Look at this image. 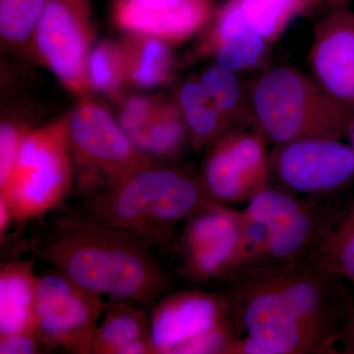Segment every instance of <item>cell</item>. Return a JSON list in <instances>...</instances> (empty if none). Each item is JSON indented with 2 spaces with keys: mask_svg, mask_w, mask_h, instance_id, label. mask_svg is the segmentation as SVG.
Listing matches in <instances>:
<instances>
[{
  "mask_svg": "<svg viewBox=\"0 0 354 354\" xmlns=\"http://www.w3.org/2000/svg\"><path fill=\"white\" fill-rule=\"evenodd\" d=\"M134 235L85 216H62L34 245L35 255L86 290L136 305L157 304L172 279Z\"/></svg>",
  "mask_w": 354,
  "mask_h": 354,
  "instance_id": "cell-1",
  "label": "cell"
},
{
  "mask_svg": "<svg viewBox=\"0 0 354 354\" xmlns=\"http://www.w3.org/2000/svg\"><path fill=\"white\" fill-rule=\"evenodd\" d=\"M213 203L200 174L153 164L85 198L77 214L169 250L174 248L178 225Z\"/></svg>",
  "mask_w": 354,
  "mask_h": 354,
  "instance_id": "cell-2",
  "label": "cell"
},
{
  "mask_svg": "<svg viewBox=\"0 0 354 354\" xmlns=\"http://www.w3.org/2000/svg\"><path fill=\"white\" fill-rule=\"evenodd\" d=\"M250 128L274 147L299 140H341L354 111L333 99L312 77L279 65L249 86Z\"/></svg>",
  "mask_w": 354,
  "mask_h": 354,
  "instance_id": "cell-3",
  "label": "cell"
},
{
  "mask_svg": "<svg viewBox=\"0 0 354 354\" xmlns=\"http://www.w3.org/2000/svg\"><path fill=\"white\" fill-rule=\"evenodd\" d=\"M68 118L29 130L0 198L18 223L37 220L57 209L74 186Z\"/></svg>",
  "mask_w": 354,
  "mask_h": 354,
  "instance_id": "cell-4",
  "label": "cell"
},
{
  "mask_svg": "<svg viewBox=\"0 0 354 354\" xmlns=\"http://www.w3.org/2000/svg\"><path fill=\"white\" fill-rule=\"evenodd\" d=\"M225 295L239 335H249L272 354H321L298 320L272 263L245 266L230 278Z\"/></svg>",
  "mask_w": 354,
  "mask_h": 354,
  "instance_id": "cell-5",
  "label": "cell"
},
{
  "mask_svg": "<svg viewBox=\"0 0 354 354\" xmlns=\"http://www.w3.org/2000/svg\"><path fill=\"white\" fill-rule=\"evenodd\" d=\"M67 118L74 186L84 199L156 164L133 145L101 104L83 102Z\"/></svg>",
  "mask_w": 354,
  "mask_h": 354,
  "instance_id": "cell-6",
  "label": "cell"
},
{
  "mask_svg": "<svg viewBox=\"0 0 354 354\" xmlns=\"http://www.w3.org/2000/svg\"><path fill=\"white\" fill-rule=\"evenodd\" d=\"M245 216L243 211L213 203L185 221L174 248L180 274L203 285L228 279L244 264Z\"/></svg>",
  "mask_w": 354,
  "mask_h": 354,
  "instance_id": "cell-7",
  "label": "cell"
},
{
  "mask_svg": "<svg viewBox=\"0 0 354 354\" xmlns=\"http://www.w3.org/2000/svg\"><path fill=\"white\" fill-rule=\"evenodd\" d=\"M102 297L50 268L38 274L36 332L48 349L92 353Z\"/></svg>",
  "mask_w": 354,
  "mask_h": 354,
  "instance_id": "cell-8",
  "label": "cell"
},
{
  "mask_svg": "<svg viewBox=\"0 0 354 354\" xmlns=\"http://www.w3.org/2000/svg\"><path fill=\"white\" fill-rule=\"evenodd\" d=\"M272 265L295 315L321 354H339L337 335L354 305L344 279L307 259Z\"/></svg>",
  "mask_w": 354,
  "mask_h": 354,
  "instance_id": "cell-9",
  "label": "cell"
},
{
  "mask_svg": "<svg viewBox=\"0 0 354 354\" xmlns=\"http://www.w3.org/2000/svg\"><path fill=\"white\" fill-rule=\"evenodd\" d=\"M94 38L90 0H48L32 41L37 57L67 90L87 94Z\"/></svg>",
  "mask_w": 354,
  "mask_h": 354,
  "instance_id": "cell-10",
  "label": "cell"
},
{
  "mask_svg": "<svg viewBox=\"0 0 354 354\" xmlns=\"http://www.w3.org/2000/svg\"><path fill=\"white\" fill-rule=\"evenodd\" d=\"M267 145L252 128L237 127L207 148L200 176L214 201L228 206L248 203L271 185Z\"/></svg>",
  "mask_w": 354,
  "mask_h": 354,
  "instance_id": "cell-11",
  "label": "cell"
},
{
  "mask_svg": "<svg viewBox=\"0 0 354 354\" xmlns=\"http://www.w3.org/2000/svg\"><path fill=\"white\" fill-rule=\"evenodd\" d=\"M272 178L279 187L309 198L327 195L354 180V151L341 140H299L269 152Z\"/></svg>",
  "mask_w": 354,
  "mask_h": 354,
  "instance_id": "cell-12",
  "label": "cell"
},
{
  "mask_svg": "<svg viewBox=\"0 0 354 354\" xmlns=\"http://www.w3.org/2000/svg\"><path fill=\"white\" fill-rule=\"evenodd\" d=\"M353 0H227L214 14L200 41L207 55L225 41L252 30L270 44L288 29L292 21L339 6Z\"/></svg>",
  "mask_w": 354,
  "mask_h": 354,
  "instance_id": "cell-13",
  "label": "cell"
},
{
  "mask_svg": "<svg viewBox=\"0 0 354 354\" xmlns=\"http://www.w3.org/2000/svg\"><path fill=\"white\" fill-rule=\"evenodd\" d=\"M308 62L318 85L354 111V11L351 6L330 9L316 23Z\"/></svg>",
  "mask_w": 354,
  "mask_h": 354,
  "instance_id": "cell-14",
  "label": "cell"
},
{
  "mask_svg": "<svg viewBox=\"0 0 354 354\" xmlns=\"http://www.w3.org/2000/svg\"><path fill=\"white\" fill-rule=\"evenodd\" d=\"M232 304L225 293L189 290L167 292L151 313V337L157 354H172L184 342L227 320Z\"/></svg>",
  "mask_w": 354,
  "mask_h": 354,
  "instance_id": "cell-15",
  "label": "cell"
},
{
  "mask_svg": "<svg viewBox=\"0 0 354 354\" xmlns=\"http://www.w3.org/2000/svg\"><path fill=\"white\" fill-rule=\"evenodd\" d=\"M215 12L213 0H186L162 9L145 8L134 0H116L113 18L116 25L133 35L157 37L174 44L201 32Z\"/></svg>",
  "mask_w": 354,
  "mask_h": 354,
  "instance_id": "cell-16",
  "label": "cell"
},
{
  "mask_svg": "<svg viewBox=\"0 0 354 354\" xmlns=\"http://www.w3.org/2000/svg\"><path fill=\"white\" fill-rule=\"evenodd\" d=\"M341 205L310 200L308 204L267 235L258 263L305 259L335 220Z\"/></svg>",
  "mask_w": 354,
  "mask_h": 354,
  "instance_id": "cell-17",
  "label": "cell"
},
{
  "mask_svg": "<svg viewBox=\"0 0 354 354\" xmlns=\"http://www.w3.org/2000/svg\"><path fill=\"white\" fill-rule=\"evenodd\" d=\"M38 274L32 261H13L0 272V339L36 330Z\"/></svg>",
  "mask_w": 354,
  "mask_h": 354,
  "instance_id": "cell-18",
  "label": "cell"
},
{
  "mask_svg": "<svg viewBox=\"0 0 354 354\" xmlns=\"http://www.w3.org/2000/svg\"><path fill=\"white\" fill-rule=\"evenodd\" d=\"M128 138L156 164H172L190 144L189 133L176 102L164 101H160L155 113Z\"/></svg>",
  "mask_w": 354,
  "mask_h": 354,
  "instance_id": "cell-19",
  "label": "cell"
},
{
  "mask_svg": "<svg viewBox=\"0 0 354 354\" xmlns=\"http://www.w3.org/2000/svg\"><path fill=\"white\" fill-rule=\"evenodd\" d=\"M305 259L354 286V197L339 206L332 225Z\"/></svg>",
  "mask_w": 354,
  "mask_h": 354,
  "instance_id": "cell-20",
  "label": "cell"
},
{
  "mask_svg": "<svg viewBox=\"0 0 354 354\" xmlns=\"http://www.w3.org/2000/svg\"><path fill=\"white\" fill-rule=\"evenodd\" d=\"M122 48L127 82L139 88H155L171 79L174 57L169 44L164 39L134 35Z\"/></svg>",
  "mask_w": 354,
  "mask_h": 354,
  "instance_id": "cell-21",
  "label": "cell"
},
{
  "mask_svg": "<svg viewBox=\"0 0 354 354\" xmlns=\"http://www.w3.org/2000/svg\"><path fill=\"white\" fill-rule=\"evenodd\" d=\"M176 104L189 133L190 145L203 150L234 127L204 92L199 81H188L177 93Z\"/></svg>",
  "mask_w": 354,
  "mask_h": 354,
  "instance_id": "cell-22",
  "label": "cell"
},
{
  "mask_svg": "<svg viewBox=\"0 0 354 354\" xmlns=\"http://www.w3.org/2000/svg\"><path fill=\"white\" fill-rule=\"evenodd\" d=\"M151 335V318L136 304L115 300L95 333L92 354H120L127 344Z\"/></svg>",
  "mask_w": 354,
  "mask_h": 354,
  "instance_id": "cell-23",
  "label": "cell"
},
{
  "mask_svg": "<svg viewBox=\"0 0 354 354\" xmlns=\"http://www.w3.org/2000/svg\"><path fill=\"white\" fill-rule=\"evenodd\" d=\"M199 83L232 127H250L249 86L239 74L216 65L202 74Z\"/></svg>",
  "mask_w": 354,
  "mask_h": 354,
  "instance_id": "cell-24",
  "label": "cell"
},
{
  "mask_svg": "<svg viewBox=\"0 0 354 354\" xmlns=\"http://www.w3.org/2000/svg\"><path fill=\"white\" fill-rule=\"evenodd\" d=\"M311 199L298 196L279 186L269 185L247 203L242 211L248 220L262 225L269 234L304 209Z\"/></svg>",
  "mask_w": 354,
  "mask_h": 354,
  "instance_id": "cell-25",
  "label": "cell"
},
{
  "mask_svg": "<svg viewBox=\"0 0 354 354\" xmlns=\"http://www.w3.org/2000/svg\"><path fill=\"white\" fill-rule=\"evenodd\" d=\"M48 0H0V36L12 48L32 41Z\"/></svg>",
  "mask_w": 354,
  "mask_h": 354,
  "instance_id": "cell-26",
  "label": "cell"
},
{
  "mask_svg": "<svg viewBox=\"0 0 354 354\" xmlns=\"http://www.w3.org/2000/svg\"><path fill=\"white\" fill-rule=\"evenodd\" d=\"M90 88L104 94L114 95L127 82L122 44L102 41L90 50L87 60Z\"/></svg>",
  "mask_w": 354,
  "mask_h": 354,
  "instance_id": "cell-27",
  "label": "cell"
},
{
  "mask_svg": "<svg viewBox=\"0 0 354 354\" xmlns=\"http://www.w3.org/2000/svg\"><path fill=\"white\" fill-rule=\"evenodd\" d=\"M269 44L259 34L248 30L221 44L212 57L216 65L241 74L256 68L264 62Z\"/></svg>",
  "mask_w": 354,
  "mask_h": 354,
  "instance_id": "cell-28",
  "label": "cell"
},
{
  "mask_svg": "<svg viewBox=\"0 0 354 354\" xmlns=\"http://www.w3.org/2000/svg\"><path fill=\"white\" fill-rule=\"evenodd\" d=\"M239 335L230 316L220 325L184 342L172 354H227L228 346Z\"/></svg>",
  "mask_w": 354,
  "mask_h": 354,
  "instance_id": "cell-29",
  "label": "cell"
},
{
  "mask_svg": "<svg viewBox=\"0 0 354 354\" xmlns=\"http://www.w3.org/2000/svg\"><path fill=\"white\" fill-rule=\"evenodd\" d=\"M12 120H2L0 125V189L3 188L13 171L22 140L29 131Z\"/></svg>",
  "mask_w": 354,
  "mask_h": 354,
  "instance_id": "cell-30",
  "label": "cell"
},
{
  "mask_svg": "<svg viewBox=\"0 0 354 354\" xmlns=\"http://www.w3.org/2000/svg\"><path fill=\"white\" fill-rule=\"evenodd\" d=\"M160 101L149 97H132L122 104L118 123L121 129L129 136L138 130L155 113Z\"/></svg>",
  "mask_w": 354,
  "mask_h": 354,
  "instance_id": "cell-31",
  "label": "cell"
},
{
  "mask_svg": "<svg viewBox=\"0 0 354 354\" xmlns=\"http://www.w3.org/2000/svg\"><path fill=\"white\" fill-rule=\"evenodd\" d=\"M48 349L39 339L36 330L22 333L0 339L1 354H35Z\"/></svg>",
  "mask_w": 354,
  "mask_h": 354,
  "instance_id": "cell-32",
  "label": "cell"
},
{
  "mask_svg": "<svg viewBox=\"0 0 354 354\" xmlns=\"http://www.w3.org/2000/svg\"><path fill=\"white\" fill-rule=\"evenodd\" d=\"M227 354H272L269 348H266L259 342L249 335L237 337L228 346Z\"/></svg>",
  "mask_w": 354,
  "mask_h": 354,
  "instance_id": "cell-33",
  "label": "cell"
},
{
  "mask_svg": "<svg viewBox=\"0 0 354 354\" xmlns=\"http://www.w3.org/2000/svg\"><path fill=\"white\" fill-rule=\"evenodd\" d=\"M337 344L339 354H354V305L339 330Z\"/></svg>",
  "mask_w": 354,
  "mask_h": 354,
  "instance_id": "cell-34",
  "label": "cell"
},
{
  "mask_svg": "<svg viewBox=\"0 0 354 354\" xmlns=\"http://www.w3.org/2000/svg\"><path fill=\"white\" fill-rule=\"evenodd\" d=\"M134 1L145 8L162 9L179 6L186 0H134Z\"/></svg>",
  "mask_w": 354,
  "mask_h": 354,
  "instance_id": "cell-35",
  "label": "cell"
},
{
  "mask_svg": "<svg viewBox=\"0 0 354 354\" xmlns=\"http://www.w3.org/2000/svg\"><path fill=\"white\" fill-rule=\"evenodd\" d=\"M346 138L349 139V142H351V147L353 149L354 151V120L353 122H351V127L348 128V135H346Z\"/></svg>",
  "mask_w": 354,
  "mask_h": 354,
  "instance_id": "cell-36",
  "label": "cell"
}]
</instances>
